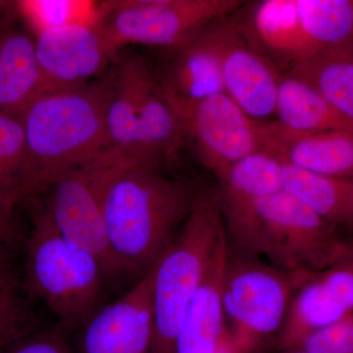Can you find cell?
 Listing matches in <instances>:
<instances>
[{"instance_id": "obj_20", "label": "cell", "mask_w": 353, "mask_h": 353, "mask_svg": "<svg viewBox=\"0 0 353 353\" xmlns=\"http://www.w3.org/2000/svg\"><path fill=\"white\" fill-rule=\"evenodd\" d=\"M274 115L283 126L305 134L353 130L352 123L336 112L314 88L289 73L281 74Z\"/></svg>"}, {"instance_id": "obj_21", "label": "cell", "mask_w": 353, "mask_h": 353, "mask_svg": "<svg viewBox=\"0 0 353 353\" xmlns=\"http://www.w3.org/2000/svg\"><path fill=\"white\" fill-rule=\"evenodd\" d=\"M284 190L325 221L353 233V179L318 175L284 165Z\"/></svg>"}, {"instance_id": "obj_13", "label": "cell", "mask_w": 353, "mask_h": 353, "mask_svg": "<svg viewBox=\"0 0 353 353\" xmlns=\"http://www.w3.org/2000/svg\"><path fill=\"white\" fill-rule=\"evenodd\" d=\"M296 290L280 330L281 345L289 350L353 312V255L308 278Z\"/></svg>"}, {"instance_id": "obj_8", "label": "cell", "mask_w": 353, "mask_h": 353, "mask_svg": "<svg viewBox=\"0 0 353 353\" xmlns=\"http://www.w3.org/2000/svg\"><path fill=\"white\" fill-rule=\"evenodd\" d=\"M165 99L180 120L185 141H190L201 163L216 176L259 152V121L243 112L225 92L192 103Z\"/></svg>"}, {"instance_id": "obj_22", "label": "cell", "mask_w": 353, "mask_h": 353, "mask_svg": "<svg viewBox=\"0 0 353 353\" xmlns=\"http://www.w3.org/2000/svg\"><path fill=\"white\" fill-rule=\"evenodd\" d=\"M284 164L263 152H253L218 176L222 206L256 201L284 190Z\"/></svg>"}, {"instance_id": "obj_14", "label": "cell", "mask_w": 353, "mask_h": 353, "mask_svg": "<svg viewBox=\"0 0 353 353\" xmlns=\"http://www.w3.org/2000/svg\"><path fill=\"white\" fill-rule=\"evenodd\" d=\"M232 19L253 50L279 72L288 73L316 54L301 27L296 0L245 1Z\"/></svg>"}, {"instance_id": "obj_31", "label": "cell", "mask_w": 353, "mask_h": 353, "mask_svg": "<svg viewBox=\"0 0 353 353\" xmlns=\"http://www.w3.org/2000/svg\"><path fill=\"white\" fill-rule=\"evenodd\" d=\"M19 280L14 262L13 248L0 243V285L17 289Z\"/></svg>"}, {"instance_id": "obj_30", "label": "cell", "mask_w": 353, "mask_h": 353, "mask_svg": "<svg viewBox=\"0 0 353 353\" xmlns=\"http://www.w3.org/2000/svg\"><path fill=\"white\" fill-rule=\"evenodd\" d=\"M23 241L25 243L24 236L13 214L0 210V243L14 250Z\"/></svg>"}, {"instance_id": "obj_29", "label": "cell", "mask_w": 353, "mask_h": 353, "mask_svg": "<svg viewBox=\"0 0 353 353\" xmlns=\"http://www.w3.org/2000/svg\"><path fill=\"white\" fill-rule=\"evenodd\" d=\"M10 353H73L60 330L30 334L15 343Z\"/></svg>"}, {"instance_id": "obj_26", "label": "cell", "mask_w": 353, "mask_h": 353, "mask_svg": "<svg viewBox=\"0 0 353 353\" xmlns=\"http://www.w3.org/2000/svg\"><path fill=\"white\" fill-rule=\"evenodd\" d=\"M18 7L36 34L62 26H97L99 18V4L85 0H34L19 2Z\"/></svg>"}, {"instance_id": "obj_17", "label": "cell", "mask_w": 353, "mask_h": 353, "mask_svg": "<svg viewBox=\"0 0 353 353\" xmlns=\"http://www.w3.org/2000/svg\"><path fill=\"white\" fill-rule=\"evenodd\" d=\"M228 256L227 236L220 241L208 273L190 301L175 341L174 353H215L226 328L223 284Z\"/></svg>"}, {"instance_id": "obj_33", "label": "cell", "mask_w": 353, "mask_h": 353, "mask_svg": "<svg viewBox=\"0 0 353 353\" xmlns=\"http://www.w3.org/2000/svg\"><path fill=\"white\" fill-rule=\"evenodd\" d=\"M11 3H12V2L1 1V0H0V11H2L3 10V9H6V7L10 6Z\"/></svg>"}, {"instance_id": "obj_24", "label": "cell", "mask_w": 353, "mask_h": 353, "mask_svg": "<svg viewBox=\"0 0 353 353\" xmlns=\"http://www.w3.org/2000/svg\"><path fill=\"white\" fill-rule=\"evenodd\" d=\"M296 8L316 54L353 51V0H296Z\"/></svg>"}, {"instance_id": "obj_19", "label": "cell", "mask_w": 353, "mask_h": 353, "mask_svg": "<svg viewBox=\"0 0 353 353\" xmlns=\"http://www.w3.org/2000/svg\"><path fill=\"white\" fill-rule=\"evenodd\" d=\"M43 90L34 37L22 28L0 26V110L21 112Z\"/></svg>"}, {"instance_id": "obj_15", "label": "cell", "mask_w": 353, "mask_h": 353, "mask_svg": "<svg viewBox=\"0 0 353 353\" xmlns=\"http://www.w3.org/2000/svg\"><path fill=\"white\" fill-rule=\"evenodd\" d=\"M259 152L318 175L353 179V130L305 134L259 121Z\"/></svg>"}, {"instance_id": "obj_34", "label": "cell", "mask_w": 353, "mask_h": 353, "mask_svg": "<svg viewBox=\"0 0 353 353\" xmlns=\"http://www.w3.org/2000/svg\"><path fill=\"white\" fill-rule=\"evenodd\" d=\"M288 353H309L305 352V350H301V348H296V350H290V352Z\"/></svg>"}, {"instance_id": "obj_5", "label": "cell", "mask_w": 353, "mask_h": 353, "mask_svg": "<svg viewBox=\"0 0 353 353\" xmlns=\"http://www.w3.org/2000/svg\"><path fill=\"white\" fill-rule=\"evenodd\" d=\"M25 248L26 292L50 309L63 328L85 325L101 292L104 274L99 261L65 240L44 208L32 213Z\"/></svg>"}, {"instance_id": "obj_7", "label": "cell", "mask_w": 353, "mask_h": 353, "mask_svg": "<svg viewBox=\"0 0 353 353\" xmlns=\"http://www.w3.org/2000/svg\"><path fill=\"white\" fill-rule=\"evenodd\" d=\"M297 287L294 276L260 260L229 253L223 306L225 317L236 328L234 334L252 345L253 339L282 329Z\"/></svg>"}, {"instance_id": "obj_3", "label": "cell", "mask_w": 353, "mask_h": 353, "mask_svg": "<svg viewBox=\"0 0 353 353\" xmlns=\"http://www.w3.org/2000/svg\"><path fill=\"white\" fill-rule=\"evenodd\" d=\"M111 74L63 88L46 90L22 110L26 199L72 172L97 163L108 150L106 109Z\"/></svg>"}, {"instance_id": "obj_28", "label": "cell", "mask_w": 353, "mask_h": 353, "mask_svg": "<svg viewBox=\"0 0 353 353\" xmlns=\"http://www.w3.org/2000/svg\"><path fill=\"white\" fill-rule=\"evenodd\" d=\"M299 348L309 353H353V312L311 334Z\"/></svg>"}, {"instance_id": "obj_32", "label": "cell", "mask_w": 353, "mask_h": 353, "mask_svg": "<svg viewBox=\"0 0 353 353\" xmlns=\"http://www.w3.org/2000/svg\"><path fill=\"white\" fill-rule=\"evenodd\" d=\"M250 345L226 330L215 353H243Z\"/></svg>"}, {"instance_id": "obj_9", "label": "cell", "mask_w": 353, "mask_h": 353, "mask_svg": "<svg viewBox=\"0 0 353 353\" xmlns=\"http://www.w3.org/2000/svg\"><path fill=\"white\" fill-rule=\"evenodd\" d=\"M108 164L99 161L60 176L50 187L44 208L59 234L99 261L104 276H117L109 250L102 192Z\"/></svg>"}, {"instance_id": "obj_11", "label": "cell", "mask_w": 353, "mask_h": 353, "mask_svg": "<svg viewBox=\"0 0 353 353\" xmlns=\"http://www.w3.org/2000/svg\"><path fill=\"white\" fill-rule=\"evenodd\" d=\"M154 266L124 296L94 312L85 322L81 353H152Z\"/></svg>"}, {"instance_id": "obj_2", "label": "cell", "mask_w": 353, "mask_h": 353, "mask_svg": "<svg viewBox=\"0 0 353 353\" xmlns=\"http://www.w3.org/2000/svg\"><path fill=\"white\" fill-rule=\"evenodd\" d=\"M221 208L230 254L263 261L294 276L299 285L353 255L347 232L287 190Z\"/></svg>"}, {"instance_id": "obj_18", "label": "cell", "mask_w": 353, "mask_h": 353, "mask_svg": "<svg viewBox=\"0 0 353 353\" xmlns=\"http://www.w3.org/2000/svg\"><path fill=\"white\" fill-rule=\"evenodd\" d=\"M208 27L172 50L166 73L158 82L169 101L192 103L225 92L219 57Z\"/></svg>"}, {"instance_id": "obj_16", "label": "cell", "mask_w": 353, "mask_h": 353, "mask_svg": "<svg viewBox=\"0 0 353 353\" xmlns=\"http://www.w3.org/2000/svg\"><path fill=\"white\" fill-rule=\"evenodd\" d=\"M145 58L134 54L123 58L111 73L108 109V150L106 157L116 162H132L137 139L139 112L148 88L154 83Z\"/></svg>"}, {"instance_id": "obj_6", "label": "cell", "mask_w": 353, "mask_h": 353, "mask_svg": "<svg viewBox=\"0 0 353 353\" xmlns=\"http://www.w3.org/2000/svg\"><path fill=\"white\" fill-rule=\"evenodd\" d=\"M243 0H117L99 4L97 27L114 50L128 43L173 50L216 20L231 16Z\"/></svg>"}, {"instance_id": "obj_1", "label": "cell", "mask_w": 353, "mask_h": 353, "mask_svg": "<svg viewBox=\"0 0 353 353\" xmlns=\"http://www.w3.org/2000/svg\"><path fill=\"white\" fill-rule=\"evenodd\" d=\"M196 194L157 165L108 163L102 211L119 275L139 280L157 263L189 216Z\"/></svg>"}, {"instance_id": "obj_4", "label": "cell", "mask_w": 353, "mask_h": 353, "mask_svg": "<svg viewBox=\"0 0 353 353\" xmlns=\"http://www.w3.org/2000/svg\"><path fill=\"white\" fill-rule=\"evenodd\" d=\"M226 236L218 190L197 192L189 216L155 264L152 353H174L190 301Z\"/></svg>"}, {"instance_id": "obj_23", "label": "cell", "mask_w": 353, "mask_h": 353, "mask_svg": "<svg viewBox=\"0 0 353 353\" xmlns=\"http://www.w3.org/2000/svg\"><path fill=\"white\" fill-rule=\"evenodd\" d=\"M314 88L353 124V51L320 52L288 72Z\"/></svg>"}, {"instance_id": "obj_25", "label": "cell", "mask_w": 353, "mask_h": 353, "mask_svg": "<svg viewBox=\"0 0 353 353\" xmlns=\"http://www.w3.org/2000/svg\"><path fill=\"white\" fill-rule=\"evenodd\" d=\"M22 111L0 110V210L13 214L16 204L26 199L27 179Z\"/></svg>"}, {"instance_id": "obj_27", "label": "cell", "mask_w": 353, "mask_h": 353, "mask_svg": "<svg viewBox=\"0 0 353 353\" xmlns=\"http://www.w3.org/2000/svg\"><path fill=\"white\" fill-rule=\"evenodd\" d=\"M36 318L16 288L0 285V352L32 334Z\"/></svg>"}, {"instance_id": "obj_10", "label": "cell", "mask_w": 353, "mask_h": 353, "mask_svg": "<svg viewBox=\"0 0 353 353\" xmlns=\"http://www.w3.org/2000/svg\"><path fill=\"white\" fill-rule=\"evenodd\" d=\"M232 15L208 27L219 57L224 92L250 118L265 121L275 113L281 73L253 50Z\"/></svg>"}, {"instance_id": "obj_12", "label": "cell", "mask_w": 353, "mask_h": 353, "mask_svg": "<svg viewBox=\"0 0 353 353\" xmlns=\"http://www.w3.org/2000/svg\"><path fill=\"white\" fill-rule=\"evenodd\" d=\"M46 90L76 87L105 76L116 50L97 26L51 28L34 37Z\"/></svg>"}]
</instances>
